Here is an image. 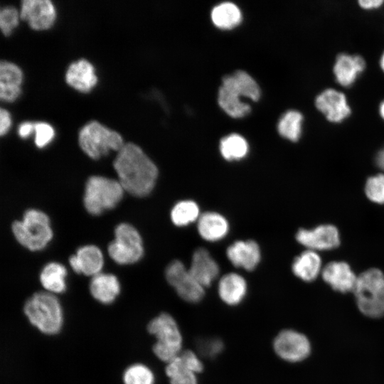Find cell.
<instances>
[{
	"label": "cell",
	"instance_id": "30",
	"mask_svg": "<svg viewBox=\"0 0 384 384\" xmlns=\"http://www.w3.org/2000/svg\"><path fill=\"white\" fill-rule=\"evenodd\" d=\"M200 215L198 206L190 200L178 202L171 211V220L177 226H186L198 220Z\"/></svg>",
	"mask_w": 384,
	"mask_h": 384
},
{
	"label": "cell",
	"instance_id": "1",
	"mask_svg": "<svg viewBox=\"0 0 384 384\" xmlns=\"http://www.w3.org/2000/svg\"><path fill=\"white\" fill-rule=\"evenodd\" d=\"M113 166L120 184L129 193L143 197L154 188L158 176L157 167L137 144L132 142L124 144Z\"/></svg>",
	"mask_w": 384,
	"mask_h": 384
},
{
	"label": "cell",
	"instance_id": "4",
	"mask_svg": "<svg viewBox=\"0 0 384 384\" xmlns=\"http://www.w3.org/2000/svg\"><path fill=\"white\" fill-rule=\"evenodd\" d=\"M23 312L30 323L45 334H56L61 329L62 309L53 293L40 292L33 294L24 304Z\"/></svg>",
	"mask_w": 384,
	"mask_h": 384
},
{
	"label": "cell",
	"instance_id": "24",
	"mask_svg": "<svg viewBox=\"0 0 384 384\" xmlns=\"http://www.w3.org/2000/svg\"><path fill=\"white\" fill-rule=\"evenodd\" d=\"M92 296L102 304L112 303L120 291L117 278L111 274L99 273L92 277L90 284Z\"/></svg>",
	"mask_w": 384,
	"mask_h": 384
},
{
	"label": "cell",
	"instance_id": "28",
	"mask_svg": "<svg viewBox=\"0 0 384 384\" xmlns=\"http://www.w3.org/2000/svg\"><path fill=\"white\" fill-rule=\"evenodd\" d=\"M303 117L297 110L286 112L279 119L277 129L279 134L292 142H297L301 137Z\"/></svg>",
	"mask_w": 384,
	"mask_h": 384
},
{
	"label": "cell",
	"instance_id": "11",
	"mask_svg": "<svg viewBox=\"0 0 384 384\" xmlns=\"http://www.w3.org/2000/svg\"><path fill=\"white\" fill-rule=\"evenodd\" d=\"M272 348L279 358L289 363L300 362L311 352L307 337L293 329L280 331L273 339Z\"/></svg>",
	"mask_w": 384,
	"mask_h": 384
},
{
	"label": "cell",
	"instance_id": "9",
	"mask_svg": "<svg viewBox=\"0 0 384 384\" xmlns=\"http://www.w3.org/2000/svg\"><path fill=\"white\" fill-rule=\"evenodd\" d=\"M115 239L108 246L110 257L120 265L132 264L143 255L142 238L131 225L121 223L114 230Z\"/></svg>",
	"mask_w": 384,
	"mask_h": 384
},
{
	"label": "cell",
	"instance_id": "22",
	"mask_svg": "<svg viewBox=\"0 0 384 384\" xmlns=\"http://www.w3.org/2000/svg\"><path fill=\"white\" fill-rule=\"evenodd\" d=\"M365 65L364 59L360 55L340 54L337 56L334 66L336 81L344 87L351 85L358 75L364 70Z\"/></svg>",
	"mask_w": 384,
	"mask_h": 384
},
{
	"label": "cell",
	"instance_id": "31",
	"mask_svg": "<svg viewBox=\"0 0 384 384\" xmlns=\"http://www.w3.org/2000/svg\"><path fill=\"white\" fill-rule=\"evenodd\" d=\"M165 373L169 384H199L198 375L186 369L178 356L166 364Z\"/></svg>",
	"mask_w": 384,
	"mask_h": 384
},
{
	"label": "cell",
	"instance_id": "12",
	"mask_svg": "<svg viewBox=\"0 0 384 384\" xmlns=\"http://www.w3.org/2000/svg\"><path fill=\"white\" fill-rule=\"evenodd\" d=\"M20 18L34 30L50 28L56 18V11L50 0H23L21 3Z\"/></svg>",
	"mask_w": 384,
	"mask_h": 384
},
{
	"label": "cell",
	"instance_id": "7",
	"mask_svg": "<svg viewBox=\"0 0 384 384\" xmlns=\"http://www.w3.org/2000/svg\"><path fill=\"white\" fill-rule=\"evenodd\" d=\"M123 191L119 181L100 176H90L85 185V208L92 215H100L118 204L122 198Z\"/></svg>",
	"mask_w": 384,
	"mask_h": 384
},
{
	"label": "cell",
	"instance_id": "18",
	"mask_svg": "<svg viewBox=\"0 0 384 384\" xmlns=\"http://www.w3.org/2000/svg\"><path fill=\"white\" fill-rule=\"evenodd\" d=\"M226 253L234 266L247 271L257 267L261 256L260 247L253 240L236 241L228 247Z\"/></svg>",
	"mask_w": 384,
	"mask_h": 384
},
{
	"label": "cell",
	"instance_id": "33",
	"mask_svg": "<svg viewBox=\"0 0 384 384\" xmlns=\"http://www.w3.org/2000/svg\"><path fill=\"white\" fill-rule=\"evenodd\" d=\"M365 193L371 201L384 203V174H378L369 177L365 185Z\"/></svg>",
	"mask_w": 384,
	"mask_h": 384
},
{
	"label": "cell",
	"instance_id": "17",
	"mask_svg": "<svg viewBox=\"0 0 384 384\" xmlns=\"http://www.w3.org/2000/svg\"><path fill=\"white\" fill-rule=\"evenodd\" d=\"M194 279L204 288L211 285L219 274L216 261L205 248L199 247L193 252L190 268Z\"/></svg>",
	"mask_w": 384,
	"mask_h": 384
},
{
	"label": "cell",
	"instance_id": "19",
	"mask_svg": "<svg viewBox=\"0 0 384 384\" xmlns=\"http://www.w3.org/2000/svg\"><path fill=\"white\" fill-rule=\"evenodd\" d=\"M72 269L78 274L95 276L100 273L103 266V256L95 245H85L77 250L69 259Z\"/></svg>",
	"mask_w": 384,
	"mask_h": 384
},
{
	"label": "cell",
	"instance_id": "37",
	"mask_svg": "<svg viewBox=\"0 0 384 384\" xmlns=\"http://www.w3.org/2000/svg\"><path fill=\"white\" fill-rule=\"evenodd\" d=\"M34 142L38 148L46 146L54 138L55 131L53 127L44 122L34 123Z\"/></svg>",
	"mask_w": 384,
	"mask_h": 384
},
{
	"label": "cell",
	"instance_id": "39",
	"mask_svg": "<svg viewBox=\"0 0 384 384\" xmlns=\"http://www.w3.org/2000/svg\"><path fill=\"white\" fill-rule=\"evenodd\" d=\"M17 132L21 138L26 139L34 132V123L31 122H23L18 127Z\"/></svg>",
	"mask_w": 384,
	"mask_h": 384
},
{
	"label": "cell",
	"instance_id": "40",
	"mask_svg": "<svg viewBox=\"0 0 384 384\" xmlns=\"http://www.w3.org/2000/svg\"><path fill=\"white\" fill-rule=\"evenodd\" d=\"M383 0H361L359 5L366 9H372L380 6L383 4Z\"/></svg>",
	"mask_w": 384,
	"mask_h": 384
},
{
	"label": "cell",
	"instance_id": "3",
	"mask_svg": "<svg viewBox=\"0 0 384 384\" xmlns=\"http://www.w3.org/2000/svg\"><path fill=\"white\" fill-rule=\"evenodd\" d=\"M147 331L156 338L152 347L154 355L166 364L183 350L181 330L171 314L163 312L153 318L148 323Z\"/></svg>",
	"mask_w": 384,
	"mask_h": 384
},
{
	"label": "cell",
	"instance_id": "41",
	"mask_svg": "<svg viewBox=\"0 0 384 384\" xmlns=\"http://www.w3.org/2000/svg\"><path fill=\"white\" fill-rule=\"evenodd\" d=\"M375 159L376 166L384 171V147L378 151Z\"/></svg>",
	"mask_w": 384,
	"mask_h": 384
},
{
	"label": "cell",
	"instance_id": "10",
	"mask_svg": "<svg viewBox=\"0 0 384 384\" xmlns=\"http://www.w3.org/2000/svg\"><path fill=\"white\" fill-rule=\"evenodd\" d=\"M165 276L168 283L183 301L196 304L203 299L205 288L194 279L182 262H171L166 269Z\"/></svg>",
	"mask_w": 384,
	"mask_h": 384
},
{
	"label": "cell",
	"instance_id": "20",
	"mask_svg": "<svg viewBox=\"0 0 384 384\" xmlns=\"http://www.w3.org/2000/svg\"><path fill=\"white\" fill-rule=\"evenodd\" d=\"M23 72L15 63L6 60L0 63V98L3 101L13 102L21 93Z\"/></svg>",
	"mask_w": 384,
	"mask_h": 384
},
{
	"label": "cell",
	"instance_id": "6",
	"mask_svg": "<svg viewBox=\"0 0 384 384\" xmlns=\"http://www.w3.org/2000/svg\"><path fill=\"white\" fill-rule=\"evenodd\" d=\"M12 231L17 241L32 251L43 249L53 236L48 215L36 209L26 210L22 220L15 221Z\"/></svg>",
	"mask_w": 384,
	"mask_h": 384
},
{
	"label": "cell",
	"instance_id": "42",
	"mask_svg": "<svg viewBox=\"0 0 384 384\" xmlns=\"http://www.w3.org/2000/svg\"><path fill=\"white\" fill-rule=\"evenodd\" d=\"M379 110H380V114L381 117H383V119H384V101L381 102Z\"/></svg>",
	"mask_w": 384,
	"mask_h": 384
},
{
	"label": "cell",
	"instance_id": "21",
	"mask_svg": "<svg viewBox=\"0 0 384 384\" xmlns=\"http://www.w3.org/2000/svg\"><path fill=\"white\" fill-rule=\"evenodd\" d=\"M247 291L245 278L235 272L223 275L218 282V296L223 303L230 306L239 305L244 300Z\"/></svg>",
	"mask_w": 384,
	"mask_h": 384
},
{
	"label": "cell",
	"instance_id": "16",
	"mask_svg": "<svg viewBox=\"0 0 384 384\" xmlns=\"http://www.w3.org/2000/svg\"><path fill=\"white\" fill-rule=\"evenodd\" d=\"M65 77L70 86L82 92H90L97 82L95 68L84 58L71 63L67 68Z\"/></svg>",
	"mask_w": 384,
	"mask_h": 384
},
{
	"label": "cell",
	"instance_id": "36",
	"mask_svg": "<svg viewBox=\"0 0 384 384\" xmlns=\"http://www.w3.org/2000/svg\"><path fill=\"white\" fill-rule=\"evenodd\" d=\"M183 366L188 370L199 375L203 371L204 365L200 355L191 349H183L178 355Z\"/></svg>",
	"mask_w": 384,
	"mask_h": 384
},
{
	"label": "cell",
	"instance_id": "26",
	"mask_svg": "<svg viewBox=\"0 0 384 384\" xmlns=\"http://www.w3.org/2000/svg\"><path fill=\"white\" fill-rule=\"evenodd\" d=\"M66 269L61 264L50 262L42 270L40 281L48 292L62 293L65 290Z\"/></svg>",
	"mask_w": 384,
	"mask_h": 384
},
{
	"label": "cell",
	"instance_id": "8",
	"mask_svg": "<svg viewBox=\"0 0 384 384\" xmlns=\"http://www.w3.org/2000/svg\"><path fill=\"white\" fill-rule=\"evenodd\" d=\"M78 142L90 158L97 159L110 151H119L124 146L122 136L97 121H90L80 130Z\"/></svg>",
	"mask_w": 384,
	"mask_h": 384
},
{
	"label": "cell",
	"instance_id": "34",
	"mask_svg": "<svg viewBox=\"0 0 384 384\" xmlns=\"http://www.w3.org/2000/svg\"><path fill=\"white\" fill-rule=\"evenodd\" d=\"M20 13L13 6H6L0 11V28L4 36L10 35L18 26Z\"/></svg>",
	"mask_w": 384,
	"mask_h": 384
},
{
	"label": "cell",
	"instance_id": "2",
	"mask_svg": "<svg viewBox=\"0 0 384 384\" xmlns=\"http://www.w3.org/2000/svg\"><path fill=\"white\" fill-rule=\"evenodd\" d=\"M240 96L257 101L260 97V89L250 74L238 70L223 78L218 90V104L230 116L244 117L250 112L251 108L248 104L240 100Z\"/></svg>",
	"mask_w": 384,
	"mask_h": 384
},
{
	"label": "cell",
	"instance_id": "43",
	"mask_svg": "<svg viewBox=\"0 0 384 384\" xmlns=\"http://www.w3.org/2000/svg\"><path fill=\"white\" fill-rule=\"evenodd\" d=\"M380 67L382 68V70H383L384 72V53H383L382 55V57H381V59H380Z\"/></svg>",
	"mask_w": 384,
	"mask_h": 384
},
{
	"label": "cell",
	"instance_id": "29",
	"mask_svg": "<svg viewBox=\"0 0 384 384\" xmlns=\"http://www.w3.org/2000/svg\"><path fill=\"white\" fill-rule=\"evenodd\" d=\"M220 151L222 156L227 160H239L246 156L248 144L241 135L231 134L220 140Z\"/></svg>",
	"mask_w": 384,
	"mask_h": 384
},
{
	"label": "cell",
	"instance_id": "13",
	"mask_svg": "<svg viewBox=\"0 0 384 384\" xmlns=\"http://www.w3.org/2000/svg\"><path fill=\"white\" fill-rule=\"evenodd\" d=\"M296 239L307 250L316 252L332 250L340 244L338 230L332 225H321L311 230L300 229Z\"/></svg>",
	"mask_w": 384,
	"mask_h": 384
},
{
	"label": "cell",
	"instance_id": "32",
	"mask_svg": "<svg viewBox=\"0 0 384 384\" xmlns=\"http://www.w3.org/2000/svg\"><path fill=\"white\" fill-rule=\"evenodd\" d=\"M123 381L124 384H154L155 376L148 366L137 363L125 370Z\"/></svg>",
	"mask_w": 384,
	"mask_h": 384
},
{
	"label": "cell",
	"instance_id": "25",
	"mask_svg": "<svg viewBox=\"0 0 384 384\" xmlns=\"http://www.w3.org/2000/svg\"><path fill=\"white\" fill-rule=\"evenodd\" d=\"M292 269L298 278L311 282L322 271L321 257L316 251L306 250L294 259Z\"/></svg>",
	"mask_w": 384,
	"mask_h": 384
},
{
	"label": "cell",
	"instance_id": "38",
	"mask_svg": "<svg viewBox=\"0 0 384 384\" xmlns=\"http://www.w3.org/2000/svg\"><path fill=\"white\" fill-rule=\"evenodd\" d=\"M11 119L10 113L5 109H0V134H6L10 129Z\"/></svg>",
	"mask_w": 384,
	"mask_h": 384
},
{
	"label": "cell",
	"instance_id": "5",
	"mask_svg": "<svg viewBox=\"0 0 384 384\" xmlns=\"http://www.w3.org/2000/svg\"><path fill=\"white\" fill-rule=\"evenodd\" d=\"M359 310L370 318L384 316V274L371 268L358 276L353 292Z\"/></svg>",
	"mask_w": 384,
	"mask_h": 384
},
{
	"label": "cell",
	"instance_id": "23",
	"mask_svg": "<svg viewBox=\"0 0 384 384\" xmlns=\"http://www.w3.org/2000/svg\"><path fill=\"white\" fill-rule=\"evenodd\" d=\"M197 228L201 238L210 242L223 238L228 232V223L220 214L206 212L198 220Z\"/></svg>",
	"mask_w": 384,
	"mask_h": 384
},
{
	"label": "cell",
	"instance_id": "35",
	"mask_svg": "<svg viewBox=\"0 0 384 384\" xmlns=\"http://www.w3.org/2000/svg\"><path fill=\"white\" fill-rule=\"evenodd\" d=\"M223 348V341L218 337L205 338L198 342V353L206 358H216Z\"/></svg>",
	"mask_w": 384,
	"mask_h": 384
},
{
	"label": "cell",
	"instance_id": "15",
	"mask_svg": "<svg viewBox=\"0 0 384 384\" xmlns=\"http://www.w3.org/2000/svg\"><path fill=\"white\" fill-rule=\"evenodd\" d=\"M323 279L334 290L346 293L353 292L358 277L344 262H331L322 270Z\"/></svg>",
	"mask_w": 384,
	"mask_h": 384
},
{
	"label": "cell",
	"instance_id": "14",
	"mask_svg": "<svg viewBox=\"0 0 384 384\" xmlns=\"http://www.w3.org/2000/svg\"><path fill=\"white\" fill-rule=\"evenodd\" d=\"M316 108L331 122H341L351 114L346 95L334 89H326L315 100Z\"/></svg>",
	"mask_w": 384,
	"mask_h": 384
},
{
	"label": "cell",
	"instance_id": "27",
	"mask_svg": "<svg viewBox=\"0 0 384 384\" xmlns=\"http://www.w3.org/2000/svg\"><path fill=\"white\" fill-rule=\"evenodd\" d=\"M211 18L213 23L220 28H232L240 23L242 14L237 5L225 1L212 9Z\"/></svg>",
	"mask_w": 384,
	"mask_h": 384
}]
</instances>
